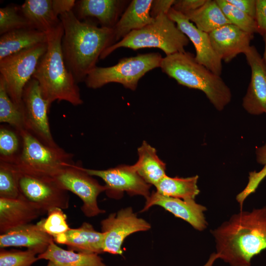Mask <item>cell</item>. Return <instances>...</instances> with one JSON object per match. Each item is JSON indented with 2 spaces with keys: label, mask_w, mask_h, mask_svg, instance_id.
I'll return each mask as SVG.
<instances>
[{
  "label": "cell",
  "mask_w": 266,
  "mask_h": 266,
  "mask_svg": "<svg viewBox=\"0 0 266 266\" xmlns=\"http://www.w3.org/2000/svg\"><path fill=\"white\" fill-rule=\"evenodd\" d=\"M218 259L230 266H250L266 249V206L241 210L211 231Z\"/></svg>",
  "instance_id": "1"
},
{
  "label": "cell",
  "mask_w": 266,
  "mask_h": 266,
  "mask_svg": "<svg viewBox=\"0 0 266 266\" xmlns=\"http://www.w3.org/2000/svg\"><path fill=\"white\" fill-rule=\"evenodd\" d=\"M64 28L62 49L68 71L78 84L97 66L103 51L113 44V29L81 21L73 11L59 16Z\"/></svg>",
  "instance_id": "2"
},
{
  "label": "cell",
  "mask_w": 266,
  "mask_h": 266,
  "mask_svg": "<svg viewBox=\"0 0 266 266\" xmlns=\"http://www.w3.org/2000/svg\"><path fill=\"white\" fill-rule=\"evenodd\" d=\"M62 22L47 33V48L39 61L33 77L38 82L43 97L51 104L66 101L73 106L83 104L80 89L65 64L62 49Z\"/></svg>",
  "instance_id": "3"
},
{
  "label": "cell",
  "mask_w": 266,
  "mask_h": 266,
  "mask_svg": "<svg viewBox=\"0 0 266 266\" xmlns=\"http://www.w3.org/2000/svg\"><path fill=\"white\" fill-rule=\"evenodd\" d=\"M160 67L178 84L203 92L219 111L224 109L231 100V90L221 76L199 63L191 53L185 51L166 55Z\"/></svg>",
  "instance_id": "4"
},
{
  "label": "cell",
  "mask_w": 266,
  "mask_h": 266,
  "mask_svg": "<svg viewBox=\"0 0 266 266\" xmlns=\"http://www.w3.org/2000/svg\"><path fill=\"white\" fill-rule=\"evenodd\" d=\"M189 41L167 14H161L151 24L131 32L121 40L106 48L100 59H105L121 47L134 50L144 48H158L166 55L184 52L185 47L188 45Z\"/></svg>",
  "instance_id": "5"
},
{
  "label": "cell",
  "mask_w": 266,
  "mask_h": 266,
  "mask_svg": "<svg viewBox=\"0 0 266 266\" xmlns=\"http://www.w3.org/2000/svg\"><path fill=\"white\" fill-rule=\"evenodd\" d=\"M22 150L14 164L21 172L52 176L62 169L73 165V155L60 147L46 145L26 130L19 132Z\"/></svg>",
  "instance_id": "6"
},
{
  "label": "cell",
  "mask_w": 266,
  "mask_h": 266,
  "mask_svg": "<svg viewBox=\"0 0 266 266\" xmlns=\"http://www.w3.org/2000/svg\"><path fill=\"white\" fill-rule=\"evenodd\" d=\"M163 57L159 53H149L123 58L109 67L96 66L85 80L86 86L96 89L110 83H118L135 90L139 80L148 72L160 67Z\"/></svg>",
  "instance_id": "7"
},
{
  "label": "cell",
  "mask_w": 266,
  "mask_h": 266,
  "mask_svg": "<svg viewBox=\"0 0 266 266\" xmlns=\"http://www.w3.org/2000/svg\"><path fill=\"white\" fill-rule=\"evenodd\" d=\"M47 48V42L39 44L0 60V77L8 95L16 104L22 105L24 89L32 78Z\"/></svg>",
  "instance_id": "8"
},
{
  "label": "cell",
  "mask_w": 266,
  "mask_h": 266,
  "mask_svg": "<svg viewBox=\"0 0 266 266\" xmlns=\"http://www.w3.org/2000/svg\"><path fill=\"white\" fill-rule=\"evenodd\" d=\"M51 177L61 188L81 200V210L86 217H93L105 212L99 207L97 201L99 195L105 192V186L87 173L81 164L68 166Z\"/></svg>",
  "instance_id": "9"
},
{
  "label": "cell",
  "mask_w": 266,
  "mask_h": 266,
  "mask_svg": "<svg viewBox=\"0 0 266 266\" xmlns=\"http://www.w3.org/2000/svg\"><path fill=\"white\" fill-rule=\"evenodd\" d=\"M18 185L19 198L33 203L44 213L54 208L69 207L68 192L61 188L51 176L19 171Z\"/></svg>",
  "instance_id": "10"
},
{
  "label": "cell",
  "mask_w": 266,
  "mask_h": 266,
  "mask_svg": "<svg viewBox=\"0 0 266 266\" xmlns=\"http://www.w3.org/2000/svg\"><path fill=\"white\" fill-rule=\"evenodd\" d=\"M22 102L26 130L43 144L53 147L48 113L51 104L43 97L37 81L32 78L26 85Z\"/></svg>",
  "instance_id": "11"
},
{
  "label": "cell",
  "mask_w": 266,
  "mask_h": 266,
  "mask_svg": "<svg viewBox=\"0 0 266 266\" xmlns=\"http://www.w3.org/2000/svg\"><path fill=\"white\" fill-rule=\"evenodd\" d=\"M101 232L105 234L103 251L114 255H122V246L130 234L149 230L150 224L137 217L131 207L122 208L110 214L100 222Z\"/></svg>",
  "instance_id": "12"
},
{
  "label": "cell",
  "mask_w": 266,
  "mask_h": 266,
  "mask_svg": "<svg viewBox=\"0 0 266 266\" xmlns=\"http://www.w3.org/2000/svg\"><path fill=\"white\" fill-rule=\"evenodd\" d=\"M89 174L101 178L105 183V193L108 197L120 198L126 192L130 196L140 195L146 199L150 195L151 186L137 173L133 165H119L103 170L83 167Z\"/></svg>",
  "instance_id": "13"
},
{
  "label": "cell",
  "mask_w": 266,
  "mask_h": 266,
  "mask_svg": "<svg viewBox=\"0 0 266 266\" xmlns=\"http://www.w3.org/2000/svg\"><path fill=\"white\" fill-rule=\"evenodd\" d=\"M167 15L193 43L196 50V60L214 73L221 76L222 60L213 49L209 34L198 29L184 14L172 7Z\"/></svg>",
  "instance_id": "14"
},
{
  "label": "cell",
  "mask_w": 266,
  "mask_h": 266,
  "mask_svg": "<svg viewBox=\"0 0 266 266\" xmlns=\"http://www.w3.org/2000/svg\"><path fill=\"white\" fill-rule=\"evenodd\" d=\"M244 54L251 69V79L242 106L251 114H266V64L254 46Z\"/></svg>",
  "instance_id": "15"
},
{
  "label": "cell",
  "mask_w": 266,
  "mask_h": 266,
  "mask_svg": "<svg viewBox=\"0 0 266 266\" xmlns=\"http://www.w3.org/2000/svg\"><path fill=\"white\" fill-rule=\"evenodd\" d=\"M146 200L141 212L147 210L154 205H158L174 216L187 222L198 231H202L207 226L204 215L206 208L197 203L195 200H183L164 196L156 191H153Z\"/></svg>",
  "instance_id": "16"
},
{
  "label": "cell",
  "mask_w": 266,
  "mask_h": 266,
  "mask_svg": "<svg viewBox=\"0 0 266 266\" xmlns=\"http://www.w3.org/2000/svg\"><path fill=\"white\" fill-rule=\"evenodd\" d=\"M209 36L215 52L222 61L228 63L246 52L251 46L254 34L229 24L215 30Z\"/></svg>",
  "instance_id": "17"
},
{
  "label": "cell",
  "mask_w": 266,
  "mask_h": 266,
  "mask_svg": "<svg viewBox=\"0 0 266 266\" xmlns=\"http://www.w3.org/2000/svg\"><path fill=\"white\" fill-rule=\"evenodd\" d=\"M54 241L46 233L40 222L29 223L9 230L0 235V247H24L36 253L37 255L46 251Z\"/></svg>",
  "instance_id": "18"
},
{
  "label": "cell",
  "mask_w": 266,
  "mask_h": 266,
  "mask_svg": "<svg viewBox=\"0 0 266 266\" xmlns=\"http://www.w3.org/2000/svg\"><path fill=\"white\" fill-rule=\"evenodd\" d=\"M105 234L97 231L90 223L84 222L77 228H70L65 233L53 238L54 241L67 246L77 252L101 254L104 253Z\"/></svg>",
  "instance_id": "19"
},
{
  "label": "cell",
  "mask_w": 266,
  "mask_h": 266,
  "mask_svg": "<svg viewBox=\"0 0 266 266\" xmlns=\"http://www.w3.org/2000/svg\"><path fill=\"white\" fill-rule=\"evenodd\" d=\"M45 214L39 207L23 199L0 198V233L30 223Z\"/></svg>",
  "instance_id": "20"
},
{
  "label": "cell",
  "mask_w": 266,
  "mask_h": 266,
  "mask_svg": "<svg viewBox=\"0 0 266 266\" xmlns=\"http://www.w3.org/2000/svg\"><path fill=\"white\" fill-rule=\"evenodd\" d=\"M125 3L126 1L119 0H78L74 7L75 15L80 20L95 18L101 27L113 29Z\"/></svg>",
  "instance_id": "21"
},
{
  "label": "cell",
  "mask_w": 266,
  "mask_h": 266,
  "mask_svg": "<svg viewBox=\"0 0 266 266\" xmlns=\"http://www.w3.org/2000/svg\"><path fill=\"white\" fill-rule=\"evenodd\" d=\"M152 1L133 0L130 2L113 29V44L131 32L140 29L154 21L155 19L150 14Z\"/></svg>",
  "instance_id": "22"
},
{
  "label": "cell",
  "mask_w": 266,
  "mask_h": 266,
  "mask_svg": "<svg viewBox=\"0 0 266 266\" xmlns=\"http://www.w3.org/2000/svg\"><path fill=\"white\" fill-rule=\"evenodd\" d=\"M52 0H26L20 11L32 28L48 33L61 22L52 9Z\"/></svg>",
  "instance_id": "23"
},
{
  "label": "cell",
  "mask_w": 266,
  "mask_h": 266,
  "mask_svg": "<svg viewBox=\"0 0 266 266\" xmlns=\"http://www.w3.org/2000/svg\"><path fill=\"white\" fill-rule=\"evenodd\" d=\"M47 33L32 28L15 30L1 35L0 60L36 45L47 43Z\"/></svg>",
  "instance_id": "24"
},
{
  "label": "cell",
  "mask_w": 266,
  "mask_h": 266,
  "mask_svg": "<svg viewBox=\"0 0 266 266\" xmlns=\"http://www.w3.org/2000/svg\"><path fill=\"white\" fill-rule=\"evenodd\" d=\"M37 258L38 260L50 261L62 266H107L99 254L65 250L54 241L45 252L37 255Z\"/></svg>",
  "instance_id": "25"
},
{
  "label": "cell",
  "mask_w": 266,
  "mask_h": 266,
  "mask_svg": "<svg viewBox=\"0 0 266 266\" xmlns=\"http://www.w3.org/2000/svg\"><path fill=\"white\" fill-rule=\"evenodd\" d=\"M137 152L138 159L133 166L147 183L155 186L166 175V164L158 157L156 150L145 141Z\"/></svg>",
  "instance_id": "26"
},
{
  "label": "cell",
  "mask_w": 266,
  "mask_h": 266,
  "mask_svg": "<svg viewBox=\"0 0 266 266\" xmlns=\"http://www.w3.org/2000/svg\"><path fill=\"white\" fill-rule=\"evenodd\" d=\"M184 15L198 29L208 34L224 25L231 24L216 0H206L200 8Z\"/></svg>",
  "instance_id": "27"
},
{
  "label": "cell",
  "mask_w": 266,
  "mask_h": 266,
  "mask_svg": "<svg viewBox=\"0 0 266 266\" xmlns=\"http://www.w3.org/2000/svg\"><path fill=\"white\" fill-rule=\"evenodd\" d=\"M198 178V175L183 178L166 175L155 186L156 192L163 196L183 200H195L200 193Z\"/></svg>",
  "instance_id": "28"
},
{
  "label": "cell",
  "mask_w": 266,
  "mask_h": 266,
  "mask_svg": "<svg viewBox=\"0 0 266 266\" xmlns=\"http://www.w3.org/2000/svg\"><path fill=\"white\" fill-rule=\"evenodd\" d=\"M0 122L5 123L18 132L26 130L23 105L14 103L7 92L5 83L0 77Z\"/></svg>",
  "instance_id": "29"
},
{
  "label": "cell",
  "mask_w": 266,
  "mask_h": 266,
  "mask_svg": "<svg viewBox=\"0 0 266 266\" xmlns=\"http://www.w3.org/2000/svg\"><path fill=\"white\" fill-rule=\"evenodd\" d=\"M20 133L9 125L0 127V162L14 164L22 150Z\"/></svg>",
  "instance_id": "30"
},
{
  "label": "cell",
  "mask_w": 266,
  "mask_h": 266,
  "mask_svg": "<svg viewBox=\"0 0 266 266\" xmlns=\"http://www.w3.org/2000/svg\"><path fill=\"white\" fill-rule=\"evenodd\" d=\"M19 171L15 165L0 162V198H20Z\"/></svg>",
  "instance_id": "31"
},
{
  "label": "cell",
  "mask_w": 266,
  "mask_h": 266,
  "mask_svg": "<svg viewBox=\"0 0 266 266\" xmlns=\"http://www.w3.org/2000/svg\"><path fill=\"white\" fill-rule=\"evenodd\" d=\"M216 1L231 24L251 34L258 33L255 19L240 10L227 0H216Z\"/></svg>",
  "instance_id": "32"
},
{
  "label": "cell",
  "mask_w": 266,
  "mask_h": 266,
  "mask_svg": "<svg viewBox=\"0 0 266 266\" xmlns=\"http://www.w3.org/2000/svg\"><path fill=\"white\" fill-rule=\"evenodd\" d=\"M25 28L32 27L22 14L20 6L10 4L0 8V35Z\"/></svg>",
  "instance_id": "33"
},
{
  "label": "cell",
  "mask_w": 266,
  "mask_h": 266,
  "mask_svg": "<svg viewBox=\"0 0 266 266\" xmlns=\"http://www.w3.org/2000/svg\"><path fill=\"white\" fill-rule=\"evenodd\" d=\"M39 222L44 231L53 238L65 233L70 229L66 215L59 208L49 210L47 212V217Z\"/></svg>",
  "instance_id": "34"
},
{
  "label": "cell",
  "mask_w": 266,
  "mask_h": 266,
  "mask_svg": "<svg viewBox=\"0 0 266 266\" xmlns=\"http://www.w3.org/2000/svg\"><path fill=\"white\" fill-rule=\"evenodd\" d=\"M34 252L25 251H8L0 248V266H32L38 260Z\"/></svg>",
  "instance_id": "35"
},
{
  "label": "cell",
  "mask_w": 266,
  "mask_h": 266,
  "mask_svg": "<svg viewBox=\"0 0 266 266\" xmlns=\"http://www.w3.org/2000/svg\"><path fill=\"white\" fill-rule=\"evenodd\" d=\"M206 1V0H176L172 8L176 11L185 14L200 8Z\"/></svg>",
  "instance_id": "36"
},
{
  "label": "cell",
  "mask_w": 266,
  "mask_h": 266,
  "mask_svg": "<svg viewBox=\"0 0 266 266\" xmlns=\"http://www.w3.org/2000/svg\"><path fill=\"white\" fill-rule=\"evenodd\" d=\"M255 20L258 33L262 35L266 33V0H256Z\"/></svg>",
  "instance_id": "37"
},
{
  "label": "cell",
  "mask_w": 266,
  "mask_h": 266,
  "mask_svg": "<svg viewBox=\"0 0 266 266\" xmlns=\"http://www.w3.org/2000/svg\"><path fill=\"white\" fill-rule=\"evenodd\" d=\"M175 0H153L150 14L153 18L161 14H167Z\"/></svg>",
  "instance_id": "38"
},
{
  "label": "cell",
  "mask_w": 266,
  "mask_h": 266,
  "mask_svg": "<svg viewBox=\"0 0 266 266\" xmlns=\"http://www.w3.org/2000/svg\"><path fill=\"white\" fill-rule=\"evenodd\" d=\"M244 13L255 19L256 0H227Z\"/></svg>",
  "instance_id": "39"
},
{
  "label": "cell",
  "mask_w": 266,
  "mask_h": 266,
  "mask_svg": "<svg viewBox=\"0 0 266 266\" xmlns=\"http://www.w3.org/2000/svg\"><path fill=\"white\" fill-rule=\"evenodd\" d=\"M76 1L75 0H52V9L54 14L59 17L66 12L73 11Z\"/></svg>",
  "instance_id": "40"
},
{
  "label": "cell",
  "mask_w": 266,
  "mask_h": 266,
  "mask_svg": "<svg viewBox=\"0 0 266 266\" xmlns=\"http://www.w3.org/2000/svg\"><path fill=\"white\" fill-rule=\"evenodd\" d=\"M256 160L258 163L266 166V143L256 149Z\"/></svg>",
  "instance_id": "41"
},
{
  "label": "cell",
  "mask_w": 266,
  "mask_h": 266,
  "mask_svg": "<svg viewBox=\"0 0 266 266\" xmlns=\"http://www.w3.org/2000/svg\"><path fill=\"white\" fill-rule=\"evenodd\" d=\"M218 259L215 253H213L210 256L207 263L203 266H213L214 262Z\"/></svg>",
  "instance_id": "42"
},
{
  "label": "cell",
  "mask_w": 266,
  "mask_h": 266,
  "mask_svg": "<svg viewBox=\"0 0 266 266\" xmlns=\"http://www.w3.org/2000/svg\"><path fill=\"white\" fill-rule=\"evenodd\" d=\"M262 36H263V40L264 41V44H265L264 52L263 54V59L265 64H266V33H264L262 35Z\"/></svg>",
  "instance_id": "43"
},
{
  "label": "cell",
  "mask_w": 266,
  "mask_h": 266,
  "mask_svg": "<svg viewBox=\"0 0 266 266\" xmlns=\"http://www.w3.org/2000/svg\"><path fill=\"white\" fill-rule=\"evenodd\" d=\"M46 266H62L58 265L52 261H48V263Z\"/></svg>",
  "instance_id": "44"
}]
</instances>
